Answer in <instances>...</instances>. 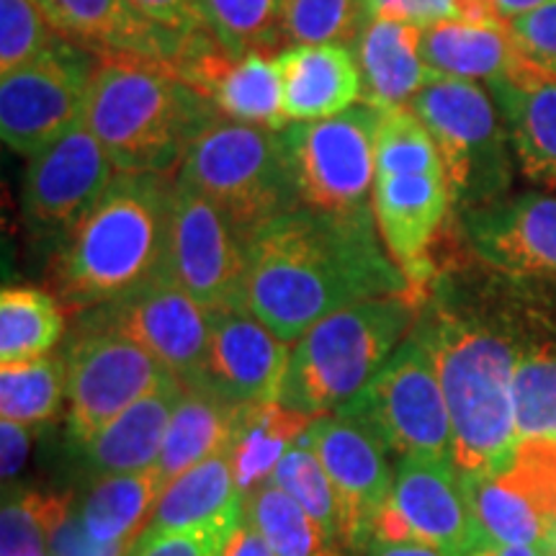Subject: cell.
I'll use <instances>...</instances> for the list:
<instances>
[{
  "label": "cell",
  "instance_id": "obj_1",
  "mask_svg": "<svg viewBox=\"0 0 556 556\" xmlns=\"http://www.w3.org/2000/svg\"><path fill=\"white\" fill-rule=\"evenodd\" d=\"M381 242L374 206L343 214L291 208L250 235L245 309L291 345L332 312L417 294Z\"/></svg>",
  "mask_w": 556,
  "mask_h": 556
},
{
  "label": "cell",
  "instance_id": "obj_2",
  "mask_svg": "<svg viewBox=\"0 0 556 556\" xmlns=\"http://www.w3.org/2000/svg\"><path fill=\"white\" fill-rule=\"evenodd\" d=\"M417 330L428 340L448 405L458 477L495 475L520 441L513 392L520 361L516 319L464 312L435 299Z\"/></svg>",
  "mask_w": 556,
  "mask_h": 556
},
{
  "label": "cell",
  "instance_id": "obj_3",
  "mask_svg": "<svg viewBox=\"0 0 556 556\" xmlns=\"http://www.w3.org/2000/svg\"><path fill=\"white\" fill-rule=\"evenodd\" d=\"M176 184L178 178L157 173H116L60 242L54 283L67 307H103L163 274Z\"/></svg>",
  "mask_w": 556,
  "mask_h": 556
},
{
  "label": "cell",
  "instance_id": "obj_4",
  "mask_svg": "<svg viewBox=\"0 0 556 556\" xmlns=\"http://www.w3.org/2000/svg\"><path fill=\"white\" fill-rule=\"evenodd\" d=\"M214 116H219L214 103L170 62L99 54L83 122L116 173L173 176Z\"/></svg>",
  "mask_w": 556,
  "mask_h": 556
},
{
  "label": "cell",
  "instance_id": "obj_5",
  "mask_svg": "<svg viewBox=\"0 0 556 556\" xmlns=\"http://www.w3.org/2000/svg\"><path fill=\"white\" fill-rule=\"evenodd\" d=\"M422 302L426 296L409 291L368 299L319 319L294 343L278 402L309 417L345 405L405 343Z\"/></svg>",
  "mask_w": 556,
  "mask_h": 556
},
{
  "label": "cell",
  "instance_id": "obj_6",
  "mask_svg": "<svg viewBox=\"0 0 556 556\" xmlns=\"http://www.w3.org/2000/svg\"><path fill=\"white\" fill-rule=\"evenodd\" d=\"M178 180L217 204L248 238L302 206L281 129L250 127L222 114L193 139Z\"/></svg>",
  "mask_w": 556,
  "mask_h": 556
},
{
  "label": "cell",
  "instance_id": "obj_7",
  "mask_svg": "<svg viewBox=\"0 0 556 556\" xmlns=\"http://www.w3.org/2000/svg\"><path fill=\"white\" fill-rule=\"evenodd\" d=\"M409 111L433 137L458 212L505 197L516 157L492 96L475 80L438 75L409 101Z\"/></svg>",
  "mask_w": 556,
  "mask_h": 556
},
{
  "label": "cell",
  "instance_id": "obj_8",
  "mask_svg": "<svg viewBox=\"0 0 556 556\" xmlns=\"http://www.w3.org/2000/svg\"><path fill=\"white\" fill-rule=\"evenodd\" d=\"M336 413L377 435L400 458L451 462L454 454L448 405L433 353L417 325L377 377Z\"/></svg>",
  "mask_w": 556,
  "mask_h": 556
},
{
  "label": "cell",
  "instance_id": "obj_9",
  "mask_svg": "<svg viewBox=\"0 0 556 556\" xmlns=\"http://www.w3.org/2000/svg\"><path fill=\"white\" fill-rule=\"evenodd\" d=\"M379 119L381 109L361 103L330 119L281 129L302 206L336 214L371 206Z\"/></svg>",
  "mask_w": 556,
  "mask_h": 556
},
{
  "label": "cell",
  "instance_id": "obj_10",
  "mask_svg": "<svg viewBox=\"0 0 556 556\" xmlns=\"http://www.w3.org/2000/svg\"><path fill=\"white\" fill-rule=\"evenodd\" d=\"M99 54L58 39L29 65L0 80V135L18 155L31 157L86 119Z\"/></svg>",
  "mask_w": 556,
  "mask_h": 556
},
{
  "label": "cell",
  "instance_id": "obj_11",
  "mask_svg": "<svg viewBox=\"0 0 556 556\" xmlns=\"http://www.w3.org/2000/svg\"><path fill=\"white\" fill-rule=\"evenodd\" d=\"M248 235L217 204L176 184L165 274L206 309H245Z\"/></svg>",
  "mask_w": 556,
  "mask_h": 556
},
{
  "label": "cell",
  "instance_id": "obj_12",
  "mask_svg": "<svg viewBox=\"0 0 556 556\" xmlns=\"http://www.w3.org/2000/svg\"><path fill=\"white\" fill-rule=\"evenodd\" d=\"M208 315L204 304L160 274L129 296L83 312V330H106L152 353L186 389L201 387L206 368Z\"/></svg>",
  "mask_w": 556,
  "mask_h": 556
},
{
  "label": "cell",
  "instance_id": "obj_13",
  "mask_svg": "<svg viewBox=\"0 0 556 556\" xmlns=\"http://www.w3.org/2000/svg\"><path fill=\"white\" fill-rule=\"evenodd\" d=\"M65 364L67 426L80 446L124 409L173 379L152 353L106 330L78 328L67 345Z\"/></svg>",
  "mask_w": 556,
  "mask_h": 556
},
{
  "label": "cell",
  "instance_id": "obj_14",
  "mask_svg": "<svg viewBox=\"0 0 556 556\" xmlns=\"http://www.w3.org/2000/svg\"><path fill=\"white\" fill-rule=\"evenodd\" d=\"M374 541H415L443 556H471L486 539L454 464L400 458Z\"/></svg>",
  "mask_w": 556,
  "mask_h": 556
},
{
  "label": "cell",
  "instance_id": "obj_15",
  "mask_svg": "<svg viewBox=\"0 0 556 556\" xmlns=\"http://www.w3.org/2000/svg\"><path fill=\"white\" fill-rule=\"evenodd\" d=\"M116 176L114 163L80 122L29 157L21 180V212L31 235L62 242Z\"/></svg>",
  "mask_w": 556,
  "mask_h": 556
},
{
  "label": "cell",
  "instance_id": "obj_16",
  "mask_svg": "<svg viewBox=\"0 0 556 556\" xmlns=\"http://www.w3.org/2000/svg\"><path fill=\"white\" fill-rule=\"evenodd\" d=\"M464 486L486 541L556 544V438H520L505 467Z\"/></svg>",
  "mask_w": 556,
  "mask_h": 556
},
{
  "label": "cell",
  "instance_id": "obj_17",
  "mask_svg": "<svg viewBox=\"0 0 556 556\" xmlns=\"http://www.w3.org/2000/svg\"><path fill=\"white\" fill-rule=\"evenodd\" d=\"M302 443L315 451L336 490L340 546L361 554L374 541L377 520L394 486L384 443L338 413L315 417Z\"/></svg>",
  "mask_w": 556,
  "mask_h": 556
},
{
  "label": "cell",
  "instance_id": "obj_18",
  "mask_svg": "<svg viewBox=\"0 0 556 556\" xmlns=\"http://www.w3.org/2000/svg\"><path fill=\"white\" fill-rule=\"evenodd\" d=\"M276 52L229 54L208 31L189 39L173 62L180 78L214 103L225 119L250 127L283 129V83Z\"/></svg>",
  "mask_w": 556,
  "mask_h": 556
},
{
  "label": "cell",
  "instance_id": "obj_19",
  "mask_svg": "<svg viewBox=\"0 0 556 556\" xmlns=\"http://www.w3.org/2000/svg\"><path fill=\"white\" fill-rule=\"evenodd\" d=\"M462 229L484 266L510 278L556 281V197L526 191L464 208Z\"/></svg>",
  "mask_w": 556,
  "mask_h": 556
},
{
  "label": "cell",
  "instance_id": "obj_20",
  "mask_svg": "<svg viewBox=\"0 0 556 556\" xmlns=\"http://www.w3.org/2000/svg\"><path fill=\"white\" fill-rule=\"evenodd\" d=\"M289 358V343L248 309H212L201 387L232 405L278 402Z\"/></svg>",
  "mask_w": 556,
  "mask_h": 556
},
{
  "label": "cell",
  "instance_id": "obj_21",
  "mask_svg": "<svg viewBox=\"0 0 556 556\" xmlns=\"http://www.w3.org/2000/svg\"><path fill=\"white\" fill-rule=\"evenodd\" d=\"M371 206L389 255L409 278L417 294H422L435 274L430 248L448 208L454 206L446 173L377 176Z\"/></svg>",
  "mask_w": 556,
  "mask_h": 556
},
{
  "label": "cell",
  "instance_id": "obj_22",
  "mask_svg": "<svg viewBox=\"0 0 556 556\" xmlns=\"http://www.w3.org/2000/svg\"><path fill=\"white\" fill-rule=\"evenodd\" d=\"M486 88L518 170L556 193V78L526 60L516 73L490 80Z\"/></svg>",
  "mask_w": 556,
  "mask_h": 556
},
{
  "label": "cell",
  "instance_id": "obj_23",
  "mask_svg": "<svg viewBox=\"0 0 556 556\" xmlns=\"http://www.w3.org/2000/svg\"><path fill=\"white\" fill-rule=\"evenodd\" d=\"M62 39L96 54H137L176 62L189 45L144 18L129 0H37Z\"/></svg>",
  "mask_w": 556,
  "mask_h": 556
},
{
  "label": "cell",
  "instance_id": "obj_24",
  "mask_svg": "<svg viewBox=\"0 0 556 556\" xmlns=\"http://www.w3.org/2000/svg\"><path fill=\"white\" fill-rule=\"evenodd\" d=\"M287 122H319L364 101V80L351 47L296 45L278 52Z\"/></svg>",
  "mask_w": 556,
  "mask_h": 556
},
{
  "label": "cell",
  "instance_id": "obj_25",
  "mask_svg": "<svg viewBox=\"0 0 556 556\" xmlns=\"http://www.w3.org/2000/svg\"><path fill=\"white\" fill-rule=\"evenodd\" d=\"M364 103L374 109H400L430 86L438 75L420 54V29L400 21L368 18L356 45Z\"/></svg>",
  "mask_w": 556,
  "mask_h": 556
},
{
  "label": "cell",
  "instance_id": "obj_26",
  "mask_svg": "<svg viewBox=\"0 0 556 556\" xmlns=\"http://www.w3.org/2000/svg\"><path fill=\"white\" fill-rule=\"evenodd\" d=\"M184 394V381L173 377L148 397L124 409L88 443H83V456H86L88 467L103 477L131 475V471L155 467L170 417Z\"/></svg>",
  "mask_w": 556,
  "mask_h": 556
},
{
  "label": "cell",
  "instance_id": "obj_27",
  "mask_svg": "<svg viewBox=\"0 0 556 556\" xmlns=\"http://www.w3.org/2000/svg\"><path fill=\"white\" fill-rule=\"evenodd\" d=\"M520 361L516 371L518 438H556V315L541 304H526L516 319Z\"/></svg>",
  "mask_w": 556,
  "mask_h": 556
},
{
  "label": "cell",
  "instance_id": "obj_28",
  "mask_svg": "<svg viewBox=\"0 0 556 556\" xmlns=\"http://www.w3.org/2000/svg\"><path fill=\"white\" fill-rule=\"evenodd\" d=\"M242 405H232L204 387L186 389L170 417L168 433L155 464L160 482L168 484L206 458L225 454L235 435Z\"/></svg>",
  "mask_w": 556,
  "mask_h": 556
},
{
  "label": "cell",
  "instance_id": "obj_29",
  "mask_svg": "<svg viewBox=\"0 0 556 556\" xmlns=\"http://www.w3.org/2000/svg\"><path fill=\"white\" fill-rule=\"evenodd\" d=\"M315 417L291 409L281 402L242 405L227 456L235 482L242 495H253L258 486L270 482L281 458L302 441Z\"/></svg>",
  "mask_w": 556,
  "mask_h": 556
},
{
  "label": "cell",
  "instance_id": "obj_30",
  "mask_svg": "<svg viewBox=\"0 0 556 556\" xmlns=\"http://www.w3.org/2000/svg\"><path fill=\"white\" fill-rule=\"evenodd\" d=\"M420 54L435 73L486 83L516 73L526 62L507 26H475L456 21L420 29Z\"/></svg>",
  "mask_w": 556,
  "mask_h": 556
},
{
  "label": "cell",
  "instance_id": "obj_31",
  "mask_svg": "<svg viewBox=\"0 0 556 556\" xmlns=\"http://www.w3.org/2000/svg\"><path fill=\"white\" fill-rule=\"evenodd\" d=\"M242 516H245V495L238 490L225 451L165 484L144 528L165 531V528L204 526L214 520H240Z\"/></svg>",
  "mask_w": 556,
  "mask_h": 556
},
{
  "label": "cell",
  "instance_id": "obj_32",
  "mask_svg": "<svg viewBox=\"0 0 556 556\" xmlns=\"http://www.w3.org/2000/svg\"><path fill=\"white\" fill-rule=\"evenodd\" d=\"M163 490L165 484L160 482L155 467L101 477L83 497L78 518L88 536L101 544L135 539L150 523Z\"/></svg>",
  "mask_w": 556,
  "mask_h": 556
},
{
  "label": "cell",
  "instance_id": "obj_33",
  "mask_svg": "<svg viewBox=\"0 0 556 556\" xmlns=\"http://www.w3.org/2000/svg\"><path fill=\"white\" fill-rule=\"evenodd\" d=\"M65 336V315L52 294L31 287L0 291V364L50 356Z\"/></svg>",
  "mask_w": 556,
  "mask_h": 556
},
{
  "label": "cell",
  "instance_id": "obj_34",
  "mask_svg": "<svg viewBox=\"0 0 556 556\" xmlns=\"http://www.w3.org/2000/svg\"><path fill=\"white\" fill-rule=\"evenodd\" d=\"M245 518L276 556H340L336 539L274 482L245 497Z\"/></svg>",
  "mask_w": 556,
  "mask_h": 556
},
{
  "label": "cell",
  "instance_id": "obj_35",
  "mask_svg": "<svg viewBox=\"0 0 556 556\" xmlns=\"http://www.w3.org/2000/svg\"><path fill=\"white\" fill-rule=\"evenodd\" d=\"M67 397L65 356H41L0 368V413L3 420L34 428L52 420Z\"/></svg>",
  "mask_w": 556,
  "mask_h": 556
},
{
  "label": "cell",
  "instance_id": "obj_36",
  "mask_svg": "<svg viewBox=\"0 0 556 556\" xmlns=\"http://www.w3.org/2000/svg\"><path fill=\"white\" fill-rule=\"evenodd\" d=\"M206 31L229 54L276 52L283 41V0H199Z\"/></svg>",
  "mask_w": 556,
  "mask_h": 556
},
{
  "label": "cell",
  "instance_id": "obj_37",
  "mask_svg": "<svg viewBox=\"0 0 556 556\" xmlns=\"http://www.w3.org/2000/svg\"><path fill=\"white\" fill-rule=\"evenodd\" d=\"M368 18L366 0H283V41L353 47Z\"/></svg>",
  "mask_w": 556,
  "mask_h": 556
},
{
  "label": "cell",
  "instance_id": "obj_38",
  "mask_svg": "<svg viewBox=\"0 0 556 556\" xmlns=\"http://www.w3.org/2000/svg\"><path fill=\"white\" fill-rule=\"evenodd\" d=\"M443 173L438 148L409 106L384 109L377 131V176Z\"/></svg>",
  "mask_w": 556,
  "mask_h": 556
},
{
  "label": "cell",
  "instance_id": "obj_39",
  "mask_svg": "<svg viewBox=\"0 0 556 556\" xmlns=\"http://www.w3.org/2000/svg\"><path fill=\"white\" fill-rule=\"evenodd\" d=\"M73 507V500L60 495H26L5 500L0 533L3 556H52L50 533L58 520Z\"/></svg>",
  "mask_w": 556,
  "mask_h": 556
},
{
  "label": "cell",
  "instance_id": "obj_40",
  "mask_svg": "<svg viewBox=\"0 0 556 556\" xmlns=\"http://www.w3.org/2000/svg\"><path fill=\"white\" fill-rule=\"evenodd\" d=\"M270 482L294 497L340 546L336 490H332L328 471H325L319 458L315 456V451L307 443L299 441L296 446L289 448V454L281 458Z\"/></svg>",
  "mask_w": 556,
  "mask_h": 556
},
{
  "label": "cell",
  "instance_id": "obj_41",
  "mask_svg": "<svg viewBox=\"0 0 556 556\" xmlns=\"http://www.w3.org/2000/svg\"><path fill=\"white\" fill-rule=\"evenodd\" d=\"M60 34L52 29L37 0H0V70L29 65L45 54Z\"/></svg>",
  "mask_w": 556,
  "mask_h": 556
},
{
  "label": "cell",
  "instance_id": "obj_42",
  "mask_svg": "<svg viewBox=\"0 0 556 556\" xmlns=\"http://www.w3.org/2000/svg\"><path fill=\"white\" fill-rule=\"evenodd\" d=\"M368 16L430 29L438 24L507 26L486 0H366Z\"/></svg>",
  "mask_w": 556,
  "mask_h": 556
},
{
  "label": "cell",
  "instance_id": "obj_43",
  "mask_svg": "<svg viewBox=\"0 0 556 556\" xmlns=\"http://www.w3.org/2000/svg\"><path fill=\"white\" fill-rule=\"evenodd\" d=\"M240 520H214L189 528H144L135 539L129 556H225Z\"/></svg>",
  "mask_w": 556,
  "mask_h": 556
},
{
  "label": "cell",
  "instance_id": "obj_44",
  "mask_svg": "<svg viewBox=\"0 0 556 556\" xmlns=\"http://www.w3.org/2000/svg\"><path fill=\"white\" fill-rule=\"evenodd\" d=\"M507 31L531 65L556 78V0L507 21Z\"/></svg>",
  "mask_w": 556,
  "mask_h": 556
},
{
  "label": "cell",
  "instance_id": "obj_45",
  "mask_svg": "<svg viewBox=\"0 0 556 556\" xmlns=\"http://www.w3.org/2000/svg\"><path fill=\"white\" fill-rule=\"evenodd\" d=\"M137 539V536H135ZM135 539L116 541V544H101L88 536V531L83 528L78 510H70L54 523L50 533V548L52 556H129Z\"/></svg>",
  "mask_w": 556,
  "mask_h": 556
},
{
  "label": "cell",
  "instance_id": "obj_46",
  "mask_svg": "<svg viewBox=\"0 0 556 556\" xmlns=\"http://www.w3.org/2000/svg\"><path fill=\"white\" fill-rule=\"evenodd\" d=\"M129 3L160 29L176 34L180 39H193L197 34L206 31L199 0H129Z\"/></svg>",
  "mask_w": 556,
  "mask_h": 556
},
{
  "label": "cell",
  "instance_id": "obj_47",
  "mask_svg": "<svg viewBox=\"0 0 556 556\" xmlns=\"http://www.w3.org/2000/svg\"><path fill=\"white\" fill-rule=\"evenodd\" d=\"M0 441H3V448H0V475H3V482H9V479L18 477L26 458H29L31 433L21 422L3 420L0 422Z\"/></svg>",
  "mask_w": 556,
  "mask_h": 556
},
{
  "label": "cell",
  "instance_id": "obj_48",
  "mask_svg": "<svg viewBox=\"0 0 556 556\" xmlns=\"http://www.w3.org/2000/svg\"><path fill=\"white\" fill-rule=\"evenodd\" d=\"M225 556H276V554L270 552V546L258 533V528L242 516V523L238 526V531L232 533V539H229Z\"/></svg>",
  "mask_w": 556,
  "mask_h": 556
},
{
  "label": "cell",
  "instance_id": "obj_49",
  "mask_svg": "<svg viewBox=\"0 0 556 556\" xmlns=\"http://www.w3.org/2000/svg\"><path fill=\"white\" fill-rule=\"evenodd\" d=\"M471 556H556V544H495L484 541Z\"/></svg>",
  "mask_w": 556,
  "mask_h": 556
},
{
  "label": "cell",
  "instance_id": "obj_50",
  "mask_svg": "<svg viewBox=\"0 0 556 556\" xmlns=\"http://www.w3.org/2000/svg\"><path fill=\"white\" fill-rule=\"evenodd\" d=\"M361 556H443L415 541H371Z\"/></svg>",
  "mask_w": 556,
  "mask_h": 556
},
{
  "label": "cell",
  "instance_id": "obj_51",
  "mask_svg": "<svg viewBox=\"0 0 556 556\" xmlns=\"http://www.w3.org/2000/svg\"><path fill=\"white\" fill-rule=\"evenodd\" d=\"M486 3H490L492 11L507 24V21L523 16L528 11H536L539 5L548 3V0H486Z\"/></svg>",
  "mask_w": 556,
  "mask_h": 556
}]
</instances>
